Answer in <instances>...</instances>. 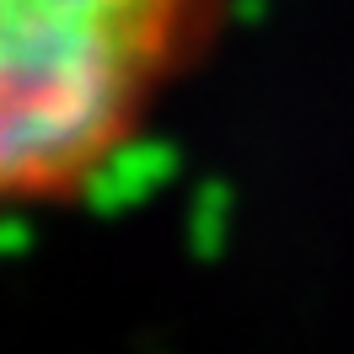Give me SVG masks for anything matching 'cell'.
<instances>
[{"label": "cell", "instance_id": "1", "mask_svg": "<svg viewBox=\"0 0 354 354\" xmlns=\"http://www.w3.org/2000/svg\"><path fill=\"white\" fill-rule=\"evenodd\" d=\"M204 0H0V209L75 199L134 140Z\"/></svg>", "mask_w": 354, "mask_h": 354}]
</instances>
